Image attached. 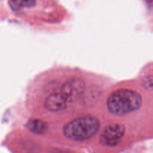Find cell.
<instances>
[{"instance_id":"6da1fadb","label":"cell","mask_w":153,"mask_h":153,"mask_svg":"<svg viewBox=\"0 0 153 153\" xmlns=\"http://www.w3.org/2000/svg\"><path fill=\"white\" fill-rule=\"evenodd\" d=\"M141 103L142 98L140 94L128 89L115 91L107 100V106L110 112L119 116H123L137 110Z\"/></svg>"},{"instance_id":"7a4b0ae2","label":"cell","mask_w":153,"mask_h":153,"mask_svg":"<svg viewBox=\"0 0 153 153\" xmlns=\"http://www.w3.org/2000/svg\"><path fill=\"white\" fill-rule=\"evenodd\" d=\"M100 127L97 117L85 116L70 121L64 127V134L73 140H85L93 137Z\"/></svg>"},{"instance_id":"3957f363","label":"cell","mask_w":153,"mask_h":153,"mask_svg":"<svg viewBox=\"0 0 153 153\" xmlns=\"http://www.w3.org/2000/svg\"><path fill=\"white\" fill-rule=\"evenodd\" d=\"M124 126L119 123H113L105 128L101 134L100 141L107 146H115L117 144L125 134Z\"/></svg>"},{"instance_id":"277c9868","label":"cell","mask_w":153,"mask_h":153,"mask_svg":"<svg viewBox=\"0 0 153 153\" xmlns=\"http://www.w3.org/2000/svg\"><path fill=\"white\" fill-rule=\"evenodd\" d=\"M85 83L79 79H72L66 82L61 88V95L70 103L78 100L83 94Z\"/></svg>"},{"instance_id":"5b68a950","label":"cell","mask_w":153,"mask_h":153,"mask_svg":"<svg viewBox=\"0 0 153 153\" xmlns=\"http://www.w3.org/2000/svg\"><path fill=\"white\" fill-rule=\"evenodd\" d=\"M69 102L60 92L53 93L45 101V107L50 111H61L68 106Z\"/></svg>"},{"instance_id":"8992f818","label":"cell","mask_w":153,"mask_h":153,"mask_svg":"<svg viewBox=\"0 0 153 153\" xmlns=\"http://www.w3.org/2000/svg\"><path fill=\"white\" fill-rule=\"evenodd\" d=\"M27 127L36 134H41L46 130V124L40 120H31L27 123Z\"/></svg>"},{"instance_id":"52a82bcc","label":"cell","mask_w":153,"mask_h":153,"mask_svg":"<svg viewBox=\"0 0 153 153\" xmlns=\"http://www.w3.org/2000/svg\"><path fill=\"white\" fill-rule=\"evenodd\" d=\"M10 4L13 9L31 7L35 4V0H10Z\"/></svg>"}]
</instances>
